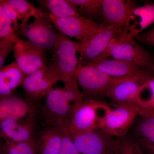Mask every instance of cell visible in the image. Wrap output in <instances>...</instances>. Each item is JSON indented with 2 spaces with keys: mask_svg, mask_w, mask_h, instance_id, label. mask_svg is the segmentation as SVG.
Returning a JSON list of instances; mask_svg holds the SVG:
<instances>
[{
  "mask_svg": "<svg viewBox=\"0 0 154 154\" xmlns=\"http://www.w3.org/2000/svg\"><path fill=\"white\" fill-rule=\"evenodd\" d=\"M51 63L48 67L64 83V88L75 92H81L77 76L80 62L77 57L78 42L58 33L57 41L52 50Z\"/></svg>",
  "mask_w": 154,
  "mask_h": 154,
  "instance_id": "6da1fadb",
  "label": "cell"
},
{
  "mask_svg": "<svg viewBox=\"0 0 154 154\" xmlns=\"http://www.w3.org/2000/svg\"><path fill=\"white\" fill-rule=\"evenodd\" d=\"M82 92L63 88H54L45 96L42 114L45 125H66L75 106L82 102Z\"/></svg>",
  "mask_w": 154,
  "mask_h": 154,
  "instance_id": "7a4b0ae2",
  "label": "cell"
},
{
  "mask_svg": "<svg viewBox=\"0 0 154 154\" xmlns=\"http://www.w3.org/2000/svg\"><path fill=\"white\" fill-rule=\"evenodd\" d=\"M111 109L96 99H85L72 110L66 125L70 135L99 128L100 124Z\"/></svg>",
  "mask_w": 154,
  "mask_h": 154,
  "instance_id": "3957f363",
  "label": "cell"
},
{
  "mask_svg": "<svg viewBox=\"0 0 154 154\" xmlns=\"http://www.w3.org/2000/svg\"><path fill=\"white\" fill-rule=\"evenodd\" d=\"M116 79L90 63H80L77 72V83L82 88L85 99L103 96Z\"/></svg>",
  "mask_w": 154,
  "mask_h": 154,
  "instance_id": "277c9868",
  "label": "cell"
},
{
  "mask_svg": "<svg viewBox=\"0 0 154 154\" xmlns=\"http://www.w3.org/2000/svg\"><path fill=\"white\" fill-rule=\"evenodd\" d=\"M141 110L136 105H117L111 108L99 128L114 137H122L132 128Z\"/></svg>",
  "mask_w": 154,
  "mask_h": 154,
  "instance_id": "5b68a950",
  "label": "cell"
},
{
  "mask_svg": "<svg viewBox=\"0 0 154 154\" xmlns=\"http://www.w3.org/2000/svg\"><path fill=\"white\" fill-rule=\"evenodd\" d=\"M51 24L49 15H46L35 18L17 32L45 52L52 51L58 33L55 32Z\"/></svg>",
  "mask_w": 154,
  "mask_h": 154,
  "instance_id": "8992f818",
  "label": "cell"
},
{
  "mask_svg": "<svg viewBox=\"0 0 154 154\" xmlns=\"http://www.w3.org/2000/svg\"><path fill=\"white\" fill-rule=\"evenodd\" d=\"M70 136L81 154H114L117 138L100 128Z\"/></svg>",
  "mask_w": 154,
  "mask_h": 154,
  "instance_id": "52a82bcc",
  "label": "cell"
},
{
  "mask_svg": "<svg viewBox=\"0 0 154 154\" xmlns=\"http://www.w3.org/2000/svg\"><path fill=\"white\" fill-rule=\"evenodd\" d=\"M150 75H152L143 72L131 76L117 79L102 96L108 98L117 105H137L140 89Z\"/></svg>",
  "mask_w": 154,
  "mask_h": 154,
  "instance_id": "ba28073f",
  "label": "cell"
},
{
  "mask_svg": "<svg viewBox=\"0 0 154 154\" xmlns=\"http://www.w3.org/2000/svg\"><path fill=\"white\" fill-rule=\"evenodd\" d=\"M53 25L60 33L67 37L75 38L82 43L88 40L100 29L102 24L86 19L81 15L57 18L49 14Z\"/></svg>",
  "mask_w": 154,
  "mask_h": 154,
  "instance_id": "9c48e42d",
  "label": "cell"
},
{
  "mask_svg": "<svg viewBox=\"0 0 154 154\" xmlns=\"http://www.w3.org/2000/svg\"><path fill=\"white\" fill-rule=\"evenodd\" d=\"M60 81L58 77L45 65L25 77L22 85L25 99L33 103L42 99Z\"/></svg>",
  "mask_w": 154,
  "mask_h": 154,
  "instance_id": "30bf717a",
  "label": "cell"
},
{
  "mask_svg": "<svg viewBox=\"0 0 154 154\" xmlns=\"http://www.w3.org/2000/svg\"><path fill=\"white\" fill-rule=\"evenodd\" d=\"M123 28H114L102 24L101 28L87 41L78 42L80 63H92L102 55L110 41Z\"/></svg>",
  "mask_w": 154,
  "mask_h": 154,
  "instance_id": "8fae6325",
  "label": "cell"
},
{
  "mask_svg": "<svg viewBox=\"0 0 154 154\" xmlns=\"http://www.w3.org/2000/svg\"><path fill=\"white\" fill-rule=\"evenodd\" d=\"M110 56L115 59L133 64L154 76L153 56L137 43L134 39L116 47L111 51Z\"/></svg>",
  "mask_w": 154,
  "mask_h": 154,
  "instance_id": "7c38bea8",
  "label": "cell"
},
{
  "mask_svg": "<svg viewBox=\"0 0 154 154\" xmlns=\"http://www.w3.org/2000/svg\"><path fill=\"white\" fill-rule=\"evenodd\" d=\"M12 51L15 61L26 76L45 65L44 51L27 40L18 38Z\"/></svg>",
  "mask_w": 154,
  "mask_h": 154,
  "instance_id": "4fadbf2b",
  "label": "cell"
},
{
  "mask_svg": "<svg viewBox=\"0 0 154 154\" xmlns=\"http://www.w3.org/2000/svg\"><path fill=\"white\" fill-rule=\"evenodd\" d=\"M137 6L136 2L132 0H103L99 16L103 19V24L123 28Z\"/></svg>",
  "mask_w": 154,
  "mask_h": 154,
  "instance_id": "5bb4252c",
  "label": "cell"
},
{
  "mask_svg": "<svg viewBox=\"0 0 154 154\" xmlns=\"http://www.w3.org/2000/svg\"><path fill=\"white\" fill-rule=\"evenodd\" d=\"M34 113L25 121L9 119L0 122V136L5 141L20 142L34 138L35 121Z\"/></svg>",
  "mask_w": 154,
  "mask_h": 154,
  "instance_id": "9a60e30c",
  "label": "cell"
},
{
  "mask_svg": "<svg viewBox=\"0 0 154 154\" xmlns=\"http://www.w3.org/2000/svg\"><path fill=\"white\" fill-rule=\"evenodd\" d=\"M35 113L33 103L12 96L0 99V122L9 119L21 120Z\"/></svg>",
  "mask_w": 154,
  "mask_h": 154,
  "instance_id": "2e32d148",
  "label": "cell"
},
{
  "mask_svg": "<svg viewBox=\"0 0 154 154\" xmlns=\"http://www.w3.org/2000/svg\"><path fill=\"white\" fill-rule=\"evenodd\" d=\"M66 126L44 127L36 139H34L37 154H58Z\"/></svg>",
  "mask_w": 154,
  "mask_h": 154,
  "instance_id": "e0dca14e",
  "label": "cell"
},
{
  "mask_svg": "<svg viewBox=\"0 0 154 154\" xmlns=\"http://www.w3.org/2000/svg\"><path fill=\"white\" fill-rule=\"evenodd\" d=\"M26 76L15 61L3 66L0 69V99L13 96Z\"/></svg>",
  "mask_w": 154,
  "mask_h": 154,
  "instance_id": "ac0fdd59",
  "label": "cell"
},
{
  "mask_svg": "<svg viewBox=\"0 0 154 154\" xmlns=\"http://www.w3.org/2000/svg\"><path fill=\"white\" fill-rule=\"evenodd\" d=\"M90 64L116 79H122L146 72L133 64L113 58L98 63Z\"/></svg>",
  "mask_w": 154,
  "mask_h": 154,
  "instance_id": "d6986e66",
  "label": "cell"
},
{
  "mask_svg": "<svg viewBox=\"0 0 154 154\" xmlns=\"http://www.w3.org/2000/svg\"><path fill=\"white\" fill-rule=\"evenodd\" d=\"M37 3L47 9L50 15L57 18L80 16V14L68 0H38Z\"/></svg>",
  "mask_w": 154,
  "mask_h": 154,
  "instance_id": "ffe728a7",
  "label": "cell"
},
{
  "mask_svg": "<svg viewBox=\"0 0 154 154\" xmlns=\"http://www.w3.org/2000/svg\"><path fill=\"white\" fill-rule=\"evenodd\" d=\"M134 137L154 143V116L139 113L132 127Z\"/></svg>",
  "mask_w": 154,
  "mask_h": 154,
  "instance_id": "44dd1931",
  "label": "cell"
},
{
  "mask_svg": "<svg viewBox=\"0 0 154 154\" xmlns=\"http://www.w3.org/2000/svg\"><path fill=\"white\" fill-rule=\"evenodd\" d=\"M137 105L141 110L154 109V76L150 75L140 89Z\"/></svg>",
  "mask_w": 154,
  "mask_h": 154,
  "instance_id": "7402d4cb",
  "label": "cell"
},
{
  "mask_svg": "<svg viewBox=\"0 0 154 154\" xmlns=\"http://www.w3.org/2000/svg\"><path fill=\"white\" fill-rule=\"evenodd\" d=\"M7 1L22 18L24 27L28 24V21L32 17L35 19L46 15L45 13L27 0H7Z\"/></svg>",
  "mask_w": 154,
  "mask_h": 154,
  "instance_id": "603a6c76",
  "label": "cell"
},
{
  "mask_svg": "<svg viewBox=\"0 0 154 154\" xmlns=\"http://www.w3.org/2000/svg\"><path fill=\"white\" fill-rule=\"evenodd\" d=\"M103 0H68L82 17L93 20L99 17Z\"/></svg>",
  "mask_w": 154,
  "mask_h": 154,
  "instance_id": "cb8c5ba5",
  "label": "cell"
},
{
  "mask_svg": "<svg viewBox=\"0 0 154 154\" xmlns=\"http://www.w3.org/2000/svg\"><path fill=\"white\" fill-rule=\"evenodd\" d=\"M131 16L139 19L137 30L139 33L154 23V3L137 6L133 11Z\"/></svg>",
  "mask_w": 154,
  "mask_h": 154,
  "instance_id": "d4e9b609",
  "label": "cell"
},
{
  "mask_svg": "<svg viewBox=\"0 0 154 154\" xmlns=\"http://www.w3.org/2000/svg\"><path fill=\"white\" fill-rule=\"evenodd\" d=\"M4 154H37L34 138L20 142L5 141Z\"/></svg>",
  "mask_w": 154,
  "mask_h": 154,
  "instance_id": "484cf974",
  "label": "cell"
},
{
  "mask_svg": "<svg viewBox=\"0 0 154 154\" xmlns=\"http://www.w3.org/2000/svg\"><path fill=\"white\" fill-rule=\"evenodd\" d=\"M114 154H144L137 140L133 136L117 138Z\"/></svg>",
  "mask_w": 154,
  "mask_h": 154,
  "instance_id": "4316f807",
  "label": "cell"
},
{
  "mask_svg": "<svg viewBox=\"0 0 154 154\" xmlns=\"http://www.w3.org/2000/svg\"><path fill=\"white\" fill-rule=\"evenodd\" d=\"M0 5L8 18L11 20L15 32L24 27L22 19L7 0H0Z\"/></svg>",
  "mask_w": 154,
  "mask_h": 154,
  "instance_id": "83f0119b",
  "label": "cell"
},
{
  "mask_svg": "<svg viewBox=\"0 0 154 154\" xmlns=\"http://www.w3.org/2000/svg\"><path fill=\"white\" fill-rule=\"evenodd\" d=\"M19 38L15 34L0 40V69L3 66L8 56L13 51L14 44Z\"/></svg>",
  "mask_w": 154,
  "mask_h": 154,
  "instance_id": "f1b7e54d",
  "label": "cell"
},
{
  "mask_svg": "<svg viewBox=\"0 0 154 154\" xmlns=\"http://www.w3.org/2000/svg\"><path fill=\"white\" fill-rule=\"evenodd\" d=\"M16 34L11 20L0 5V38Z\"/></svg>",
  "mask_w": 154,
  "mask_h": 154,
  "instance_id": "f546056e",
  "label": "cell"
},
{
  "mask_svg": "<svg viewBox=\"0 0 154 154\" xmlns=\"http://www.w3.org/2000/svg\"><path fill=\"white\" fill-rule=\"evenodd\" d=\"M58 154H81L73 143L66 126L64 128L61 145Z\"/></svg>",
  "mask_w": 154,
  "mask_h": 154,
  "instance_id": "4dcf8cb0",
  "label": "cell"
},
{
  "mask_svg": "<svg viewBox=\"0 0 154 154\" xmlns=\"http://www.w3.org/2000/svg\"><path fill=\"white\" fill-rule=\"evenodd\" d=\"M135 38L142 43L154 48V26L147 31L140 33Z\"/></svg>",
  "mask_w": 154,
  "mask_h": 154,
  "instance_id": "1f68e13d",
  "label": "cell"
},
{
  "mask_svg": "<svg viewBox=\"0 0 154 154\" xmlns=\"http://www.w3.org/2000/svg\"><path fill=\"white\" fill-rule=\"evenodd\" d=\"M141 148L148 154H154V143L143 139H137Z\"/></svg>",
  "mask_w": 154,
  "mask_h": 154,
  "instance_id": "d6a6232c",
  "label": "cell"
},
{
  "mask_svg": "<svg viewBox=\"0 0 154 154\" xmlns=\"http://www.w3.org/2000/svg\"><path fill=\"white\" fill-rule=\"evenodd\" d=\"M140 113H143V114H148L154 116V109L153 110H141Z\"/></svg>",
  "mask_w": 154,
  "mask_h": 154,
  "instance_id": "836d02e7",
  "label": "cell"
},
{
  "mask_svg": "<svg viewBox=\"0 0 154 154\" xmlns=\"http://www.w3.org/2000/svg\"><path fill=\"white\" fill-rule=\"evenodd\" d=\"M3 140L2 138L1 137V136H0V154H4V150H3L4 143H3Z\"/></svg>",
  "mask_w": 154,
  "mask_h": 154,
  "instance_id": "e575fe53",
  "label": "cell"
},
{
  "mask_svg": "<svg viewBox=\"0 0 154 154\" xmlns=\"http://www.w3.org/2000/svg\"><path fill=\"white\" fill-rule=\"evenodd\" d=\"M153 58H154V56H153Z\"/></svg>",
  "mask_w": 154,
  "mask_h": 154,
  "instance_id": "d590c367",
  "label": "cell"
},
{
  "mask_svg": "<svg viewBox=\"0 0 154 154\" xmlns=\"http://www.w3.org/2000/svg\"><path fill=\"white\" fill-rule=\"evenodd\" d=\"M1 38H0V40H1Z\"/></svg>",
  "mask_w": 154,
  "mask_h": 154,
  "instance_id": "8d00e7d4",
  "label": "cell"
}]
</instances>
